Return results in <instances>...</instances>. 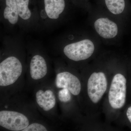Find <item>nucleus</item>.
<instances>
[{"instance_id": "obj_1", "label": "nucleus", "mask_w": 131, "mask_h": 131, "mask_svg": "<svg viewBox=\"0 0 131 131\" xmlns=\"http://www.w3.org/2000/svg\"><path fill=\"white\" fill-rule=\"evenodd\" d=\"M88 13L90 25L101 41L113 43L120 40L126 26L100 7Z\"/></svg>"}, {"instance_id": "obj_2", "label": "nucleus", "mask_w": 131, "mask_h": 131, "mask_svg": "<svg viewBox=\"0 0 131 131\" xmlns=\"http://www.w3.org/2000/svg\"><path fill=\"white\" fill-rule=\"evenodd\" d=\"M101 42L94 32H87L77 40H71L64 47V54L75 62L85 61L93 56Z\"/></svg>"}, {"instance_id": "obj_3", "label": "nucleus", "mask_w": 131, "mask_h": 131, "mask_svg": "<svg viewBox=\"0 0 131 131\" xmlns=\"http://www.w3.org/2000/svg\"><path fill=\"white\" fill-rule=\"evenodd\" d=\"M22 66L17 58L8 57L0 64V86H6L13 84L21 75Z\"/></svg>"}, {"instance_id": "obj_4", "label": "nucleus", "mask_w": 131, "mask_h": 131, "mask_svg": "<svg viewBox=\"0 0 131 131\" xmlns=\"http://www.w3.org/2000/svg\"><path fill=\"white\" fill-rule=\"evenodd\" d=\"M126 80L122 74H117L113 78L109 93L108 100L114 109H119L125 103L126 95Z\"/></svg>"}, {"instance_id": "obj_5", "label": "nucleus", "mask_w": 131, "mask_h": 131, "mask_svg": "<svg viewBox=\"0 0 131 131\" xmlns=\"http://www.w3.org/2000/svg\"><path fill=\"white\" fill-rule=\"evenodd\" d=\"M102 9L126 26L131 16V6L127 0H102Z\"/></svg>"}, {"instance_id": "obj_6", "label": "nucleus", "mask_w": 131, "mask_h": 131, "mask_svg": "<svg viewBox=\"0 0 131 131\" xmlns=\"http://www.w3.org/2000/svg\"><path fill=\"white\" fill-rule=\"evenodd\" d=\"M28 118L21 113L3 110L0 112V125L11 131H22L29 125Z\"/></svg>"}, {"instance_id": "obj_7", "label": "nucleus", "mask_w": 131, "mask_h": 131, "mask_svg": "<svg viewBox=\"0 0 131 131\" xmlns=\"http://www.w3.org/2000/svg\"><path fill=\"white\" fill-rule=\"evenodd\" d=\"M107 83L105 74L102 72H94L90 76L88 83V93L93 103L99 102L107 88Z\"/></svg>"}, {"instance_id": "obj_8", "label": "nucleus", "mask_w": 131, "mask_h": 131, "mask_svg": "<svg viewBox=\"0 0 131 131\" xmlns=\"http://www.w3.org/2000/svg\"><path fill=\"white\" fill-rule=\"evenodd\" d=\"M56 86L58 88H66L73 95H77L81 92V84L77 77L69 72H62L57 75Z\"/></svg>"}, {"instance_id": "obj_9", "label": "nucleus", "mask_w": 131, "mask_h": 131, "mask_svg": "<svg viewBox=\"0 0 131 131\" xmlns=\"http://www.w3.org/2000/svg\"><path fill=\"white\" fill-rule=\"evenodd\" d=\"M47 68L46 62L40 55L34 56L30 64V74L34 80H38L44 77L47 74Z\"/></svg>"}, {"instance_id": "obj_10", "label": "nucleus", "mask_w": 131, "mask_h": 131, "mask_svg": "<svg viewBox=\"0 0 131 131\" xmlns=\"http://www.w3.org/2000/svg\"><path fill=\"white\" fill-rule=\"evenodd\" d=\"M45 10L49 18L58 19L66 8L65 0H44Z\"/></svg>"}, {"instance_id": "obj_11", "label": "nucleus", "mask_w": 131, "mask_h": 131, "mask_svg": "<svg viewBox=\"0 0 131 131\" xmlns=\"http://www.w3.org/2000/svg\"><path fill=\"white\" fill-rule=\"evenodd\" d=\"M38 105L45 111L50 110L55 106L56 99L54 93L50 90L44 91L39 90L36 94Z\"/></svg>"}, {"instance_id": "obj_12", "label": "nucleus", "mask_w": 131, "mask_h": 131, "mask_svg": "<svg viewBox=\"0 0 131 131\" xmlns=\"http://www.w3.org/2000/svg\"><path fill=\"white\" fill-rule=\"evenodd\" d=\"M6 5L3 13L4 18L11 24H16L18 20L19 14L16 0H6Z\"/></svg>"}, {"instance_id": "obj_13", "label": "nucleus", "mask_w": 131, "mask_h": 131, "mask_svg": "<svg viewBox=\"0 0 131 131\" xmlns=\"http://www.w3.org/2000/svg\"><path fill=\"white\" fill-rule=\"evenodd\" d=\"M19 16L24 20L30 18L31 13L28 8L29 0H16Z\"/></svg>"}, {"instance_id": "obj_14", "label": "nucleus", "mask_w": 131, "mask_h": 131, "mask_svg": "<svg viewBox=\"0 0 131 131\" xmlns=\"http://www.w3.org/2000/svg\"><path fill=\"white\" fill-rule=\"evenodd\" d=\"M70 93H71L69 90L66 88H63L59 91V99L62 102H68L71 99Z\"/></svg>"}, {"instance_id": "obj_15", "label": "nucleus", "mask_w": 131, "mask_h": 131, "mask_svg": "<svg viewBox=\"0 0 131 131\" xmlns=\"http://www.w3.org/2000/svg\"><path fill=\"white\" fill-rule=\"evenodd\" d=\"M46 128L43 126L37 123L29 125L22 131H47Z\"/></svg>"}, {"instance_id": "obj_16", "label": "nucleus", "mask_w": 131, "mask_h": 131, "mask_svg": "<svg viewBox=\"0 0 131 131\" xmlns=\"http://www.w3.org/2000/svg\"><path fill=\"white\" fill-rule=\"evenodd\" d=\"M81 1L82 6L84 8L85 10L89 12L92 8L91 5L89 2L88 0H81Z\"/></svg>"}, {"instance_id": "obj_17", "label": "nucleus", "mask_w": 131, "mask_h": 131, "mask_svg": "<svg viewBox=\"0 0 131 131\" xmlns=\"http://www.w3.org/2000/svg\"><path fill=\"white\" fill-rule=\"evenodd\" d=\"M126 115L127 118L131 124V106L129 107L126 112Z\"/></svg>"}]
</instances>
